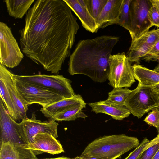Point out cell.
I'll use <instances>...</instances> for the list:
<instances>
[{
	"label": "cell",
	"instance_id": "12",
	"mask_svg": "<svg viewBox=\"0 0 159 159\" xmlns=\"http://www.w3.org/2000/svg\"><path fill=\"white\" fill-rule=\"evenodd\" d=\"M12 73L6 67L0 63V76L4 80L8 89L14 108L16 121L27 118L26 112L28 110L16 89Z\"/></svg>",
	"mask_w": 159,
	"mask_h": 159
},
{
	"label": "cell",
	"instance_id": "35",
	"mask_svg": "<svg viewBox=\"0 0 159 159\" xmlns=\"http://www.w3.org/2000/svg\"><path fill=\"white\" fill-rule=\"evenodd\" d=\"M154 90L159 94V83L153 86Z\"/></svg>",
	"mask_w": 159,
	"mask_h": 159
},
{
	"label": "cell",
	"instance_id": "22",
	"mask_svg": "<svg viewBox=\"0 0 159 159\" xmlns=\"http://www.w3.org/2000/svg\"><path fill=\"white\" fill-rule=\"evenodd\" d=\"M0 98L3 102L7 112L11 118L16 121L15 111L13 102L5 81L2 78L1 76H0Z\"/></svg>",
	"mask_w": 159,
	"mask_h": 159
},
{
	"label": "cell",
	"instance_id": "16",
	"mask_svg": "<svg viewBox=\"0 0 159 159\" xmlns=\"http://www.w3.org/2000/svg\"><path fill=\"white\" fill-rule=\"evenodd\" d=\"M81 21L83 27L89 32L96 33L99 30L96 20L88 9L83 7L78 0H64Z\"/></svg>",
	"mask_w": 159,
	"mask_h": 159
},
{
	"label": "cell",
	"instance_id": "17",
	"mask_svg": "<svg viewBox=\"0 0 159 159\" xmlns=\"http://www.w3.org/2000/svg\"><path fill=\"white\" fill-rule=\"evenodd\" d=\"M78 104H86L82 96L75 94L73 97L65 98L40 110L46 117L52 119L55 115L68 108Z\"/></svg>",
	"mask_w": 159,
	"mask_h": 159
},
{
	"label": "cell",
	"instance_id": "28",
	"mask_svg": "<svg viewBox=\"0 0 159 159\" xmlns=\"http://www.w3.org/2000/svg\"><path fill=\"white\" fill-rule=\"evenodd\" d=\"M108 0H87V9L96 20L103 10Z\"/></svg>",
	"mask_w": 159,
	"mask_h": 159
},
{
	"label": "cell",
	"instance_id": "8",
	"mask_svg": "<svg viewBox=\"0 0 159 159\" xmlns=\"http://www.w3.org/2000/svg\"><path fill=\"white\" fill-rule=\"evenodd\" d=\"M13 79L17 91L27 106L38 104L44 108L65 98L49 90Z\"/></svg>",
	"mask_w": 159,
	"mask_h": 159
},
{
	"label": "cell",
	"instance_id": "24",
	"mask_svg": "<svg viewBox=\"0 0 159 159\" xmlns=\"http://www.w3.org/2000/svg\"><path fill=\"white\" fill-rule=\"evenodd\" d=\"M131 91L126 87L114 88L108 93L107 99L113 103L125 105V101Z\"/></svg>",
	"mask_w": 159,
	"mask_h": 159
},
{
	"label": "cell",
	"instance_id": "21",
	"mask_svg": "<svg viewBox=\"0 0 159 159\" xmlns=\"http://www.w3.org/2000/svg\"><path fill=\"white\" fill-rule=\"evenodd\" d=\"M159 40V28L149 30L135 40L131 41L130 47L143 44L153 46Z\"/></svg>",
	"mask_w": 159,
	"mask_h": 159
},
{
	"label": "cell",
	"instance_id": "23",
	"mask_svg": "<svg viewBox=\"0 0 159 159\" xmlns=\"http://www.w3.org/2000/svg\"><path fill=\"white\" fill-rule=\"evenodd\" d=\"M153 46L143 44L134 47H130L128 54L127 56L129 61L130 63H139L140 59L147 55Z\"/></svg>",
	"mask_w": 159,
	"mask_h": 159
},
{
	"label": "cell",
	"instance_id": "29",
	"mask_svg": "<svg viewBox=\"0 0 159 159\" xmlns=\"http://www.w3.org/2000/svg\"><path fill=\"white\" fill-rule=\"evenodd\" d=\"M144 121L150 126L157 128L159 126V111L156 108L148 113Z\"/></svg>",
	"mask_w": 159,
	"mask_h": 159
},
{
	"label": "cell",
	"instance_id": "4",
	"mask_svg": "<svg viewBox=\"0 0 159 159\" xmlns=\"http://www.w3.org/2000/svg\"><path fill=\"white\" fill-rule=\"evenodd\" d=\"M0 144L9 142L16 148L21 157L30 153L27 149L28 142L20 123L10 116L0 98Z\"/></svg>",
	"mask_w": 159,
	"mask_h": 159
},
{
	"label": "cell",
	"instance_id": "39",
	"mask_svg": "<svg viewBox=\"0 0 159 159\" xmlns=\"http://www.w3.org/2000/svg\"><path fill=\"white\" fill-rule=\"evenodd\" d=\"M156 108L157 109L158 111H159V106H158L157 107H156ZM157 129V132H158V135H159V126L156 129Z\"/></svg>",
	"mask_w": 159,
	"mask_h": 159
},
{
	"label": "cell",
	"instance_id": "10",
	"mask_svg": "<svg viewBox=\"0 0 159 159\" xmlns=\"http://www.w3.org/2000/svg\"><path fill=\"white\" fill-rule=\"evenodd\" d=\"M151 5L150 0H132L129 7L128 30L131 41L149 31L153 26L148 16Z\"/></svg>",
	"mask_w": 159,
	"mask_h": 159
},
{
	"label": "cell",
	"instance_id": "26",
	"mask_svg": "<svg viewBox=\"0 0 159 159\" xmlns=\"http://www.w3.org/2000/svg\"><path fill=\"white\" fill-rule=\"evenodd\" d=\"M132 0H123L118 21V25L129 30V7Z\"/></svg>",
	"mask_w": 159,
	"mask_h": 159
},
{
	"label": "cell",
	"instance_id": "32",
	"mask_svg": "<svg viewBox=\"0 0 159 159\" xmlns=\"http://www.w3.org/2000/svg\"><path fill=\"white\" fill-rule=\"evenodd\" d=\"M146 61H159V40L153 46L147 55L143 58Z\"/></svg>",
	"mask_w": 159,
	"mask_h": 159
},
{
	"label": "cell",
	"instance_id": "38",
	"mask_svg": "<svg viewBox=\"0 0 159 159\" xmlns=\"http://www.w3.org/2000/svg\"><path fill=\"white\" fill-rule=\"evenodd\" d=\"M153 70L159 73V63Z\"/></svg>",
	"mask_w": 159,
	"mask_h": 159
},
{
	"label": "cell",
	"instance_id": "11",
	"mask_svg": "<svg viewBox=\"0 0 159 159\" xmlns=\"http://www.w3.org/2000/svg\"><path fill=\"white\" fill-rule=\"evenodd\" d=\"M29 144L34 141L35 136L39 133H45L58 137V123L51 119L48 121H41L37 119L34 112L32 113L30 118L22 120L20 123Z\"/></svg>",
	"mask_w": 159,
	"mask_h": 159
},
{
	"label": "cell",
	"instance_id": "40",
	"mask_svg": "<svg viewBox=\"0 0 159 159\" xmlns=\"http://www.w3.org/2000/svg\"></svg>",
	"mask_w": 159,
	"mask_h": 159
},
{
	"label": "cell",
	"instance_id": "2",
	"mask_svg": "<svg viewBox=\"0 0 159 159\" xmlns=\"http://www.w3.org/2000/svg\"><path fill=\"white\" fill-rule=\"evenodd\" d=\"M119 39L102 35L80 40L70 56L69 74L84 75L96 82L106 81L109 72V58Z\"/></svg>",
	"mask_w": 159,
	"mask_h": 159
},
{
	"label": "cell",
	"instance_id": "31",
	"mask_svg": "<svg viewBox=\"0 0 159 159\" xmlns=\"http://www.w3.org/2000/svg\"><path fill=\"white\" fill-rule=\"evenodd\" d=\"M148 16L153 26L159 28V13L156 7L152 4L148 10Z\"/></svg>",
	"mask_w": 159,
	"mask_h": 159
},
{
	"label": "cell",
	"instance_id": "13",
	"mask_svg": "<svg viewBox=\"0 0 159 159\" xmlns=\"http://www.w3.org/2000/svg\"><path fill=\"white\" fill-rule=\"evenodd\" d=\"M27 149L36 156L43 153L54 155L64 152L59 141L50 134L42 133L35 136L33 142L28 144Z\"/></svg>",
	"mask_w": 159,
	"mask_h": 159
},
{
	"label": "cell",
	"instance_id": "5",
	"mask_svg": "<svg viewBox=\"0 0 159 159\" xmlns=\"http://www.w3.org/2000/svg\"><path fill=\"white\" fill-rule=\"evenodd\" d=\"M125 106L131 113L139 119L159 106V94L153 86H144L138 83L128 96Z\"/></svg>",
	"mask_w": 159,
	"mask_h": 159
},
{
	"label": "cell",
	"instance_id": "6",
	"mask_svg": "<svg viewBox=\"0 0 159 159\" xmlns=\"http://www.w3.org/2000/svg\"><path fill=\"white\" fill-rule=\"evenodd\" d=\"M13 77L51 90L65 98H71L76 94L71 86V81L62 75L36 74L24 75L13 74Z\"/></svg>",
	"mask_w": 159,
	"mask_h": 159
},
{
	"label": "cell",
	"instance_id": "9",
	"mask_svg": "<svg viewBox=\"0 0 159 159\" xmlns=\"http://www.w3.org/2000/svg\"><path fill=\"white\" fill-rule=\"evenodd\" d=\"M0 63L12 68L18 66L24 57L23 53L11 29L5 23L0 22Z\"/></svg>",
	"mask_w": 159,
	"mask_h": 159
},
{
	"label": "cell",
	"instance_id": "1",
	"mask_svg": "<svg viewBox=\"0 0 159 159\" xmlns=\"http://www.w3.org/2000/svg\"><path fill=\"white\" fill-rule=\"evenodd\" d=\"M80 28L64 0H38L29 9L19 30L22 52L52 74L70 56Z\"/></svg>",
	"mask_w": 159,
	"mask_h": 159
},
{
	"label": "cell",
	"instance_id": "36",
	"mask_svg": "<svg viewBox=\"0 0 159 159\" xmlns=\"http://www.w3.org/2000/svg\"><path fill=\"white\" fill-rule=\"evenodd\" d=\"M43 159H72V158L71 159L69 157H67L64 156H62L56 158H45Z\"/></svg>",
	"mask_w": 159,
	"mask_h": 159
},
{
	"label": "cell",
	"instance_id": "15",
	"mask_svg": "<svg viewBox=\"0 0 159 159\" xmlns=\"http://www.w3.org/2000/svg\"><path fill=\"white\" fill-rule=\"evenodd\" d=\"M123 0H108L103 10L96 20L98 29L117 24Z\"/></svg>",
	"mask_w": 159,
	"mask_h": 159
},
{
	"label": "cell",
	"instance_id": "33",
	"mask_svg": "<svg viewBox=\"0 0 159 159\" xmlns=\"http://www.w3.org/2000/svg\"><path fill=\"white\" fill-rule=\"evenodd\" d=\"M152 4L157 9L159 13V0H150Z\"/></svg>",
	"mask_w": 159,
	"mask_h": 159
},
{
	"label": "cell",
	"instance_id": "14",
	"mask_svg": "<svg viewBox=\"0 0 159 159\" xmlns=\"http://www.w3.org/2000/svg\"><path fill=\"white\" fill-rule=\"evenodd\" d=\"M88 105L91 108L92 111L95 113L107 114L111 116L112 118L120 121L128 117L131 114L130 110L125 105L113 103L107 99L89 103Z\"/></svg>",
	"mask_w": 159,
	"mask_h": 159
},
{
	"label": "cell",
	"instance_id": "25",
	"mask_svg": "<svg viewBox=\"0 0 159 159\" xmlns=\"http://www.w3.org/2000/svg\"><path fill=\"white\" fill-rule=\"evenodd\" d=\"M0 159H20L19 153L9 142L0 144Z\"/></svg>",
	"mask_w": 159,
	"mask_h": 159
},
{
	"label": "cell",
	"instance_id": "20",
	"mask_svg": "<svg viewBox=\"0 0 159 159\" xmlns=\"http://www.w3.org/2000/svg\"><path fill=\"white\" fill-rule=\"evenodd\" d=\"M86 107V104L74 106L56 115L52 119L57 121H73L79 118H85L87 116L82 110Z\"/></svg>",
	"mask_w": 159,
	"mask_h": 159
},
{
	"label": "cell",
	"instance_id": "30",
	"mask_svg": "<svg viewBox=\"0 0 159 159\" xmlns=\"http://www.w3.org/2000/svg\"><path fill=\"white\" fill-rule=\"evenodd\" d=\"M150 141L147 138H144L139 145L124 159H139L144 149Z\"/></svg>",
	"mask_w": 159,
	"mask_h": 159
},
{
	"label": "cell",
	"instance_id": "18",
	"mask_svg": "<svg viewBox=\"0 0 159 159\" xmlns=\"http://www.w3.org/2000/svg\"><path fill=\"white\" fill-rule=\"evenodd\" d=\"M135 79L144 86H153L159 83V73L138 64L132 66Z\"/></svg>",
	"mask_w": 159,
	"mask_h": 159
},
{
	"label": "cell",
	"instance_id": "34",
	"mask_svg": "<svg viewBox=\"0 0 159 159\" xmlns=\"http://www.w3.org/2000/svg\"><path fill=\"white\" fill-rule=\"evenodd\" d=\"M72 159H102L101 158L94 157H84L82 156H77Z\"/></svg>",
	"mask_w": 159,
	"mask_h": 159
},
{
	"label": "cell",
	"instance_id": "27",
	"mask_svg": "<svg viewBox=\"0 0 159 159\" xmlns=\"http://www.w3.org/2000/svg\"><path fill=\"white\" fill-rule=\"evenodd\" d=\"M159 149V135L146 146L139 159H152Z\"/></svg>",
	"mask_w": 159,
	"mask_h": 159
},
{
	"label": "cell",
	"instance_id": "37",
	"mask_svg": "<svg viewBox=\"0 0 159 159\" xmlns=\"http://www.w3.org/2000/svg\"><path fill=\"white\" fill-rule=\"evenodd\" d=\"M152 159H159V149Z\"/></svg>",
	"mask_w": 159,
	"mask_h": 159
},
{
	"label": "cell",
	"instance_id": "3",
	"mask_svg": "<svg viewBox=\"0 0 159 159\" xmlns=\"http://www.w3.org/2000/svg\"><path fill=\"white\" fill-rule=\"evenodd\" d=\"M137 138L124 134L97 138L85 148L81 156L102 159H116L139 145Z\"/></svg>",
	"mask_w": 159,
	"mask_h": 159
},
{
	"label": "cell",
	"instance_id": "19",
	"mask_svg": "<svg viewBox=\"0 0 159 159\" xmlns=\"http://www.w3.org/2000/svg\"><path fill=\"white\" fill-rule=\"evenodd\" d=\"M34 0H5L9 15L15 19L22 18L26 14Z\"/></svg>",
	"mask_w": 159,
	"mask_h": 159
},
{
	"label": "cell",
	"instance_id": "7",
	"mask_svg": "<svg viewBox=\"0 0 159 159\" xmlns=\"http://www.w3.org/2000/svg\"><path fill=\"white\" fill-rule=\"evenodd\" d=\"M109 84L114 88L130 87L135 82L132 66L124 52L109 58Z\"/></svg>",
	"mask_w": 159,
	"mask_h": 159
}]
</instances>
